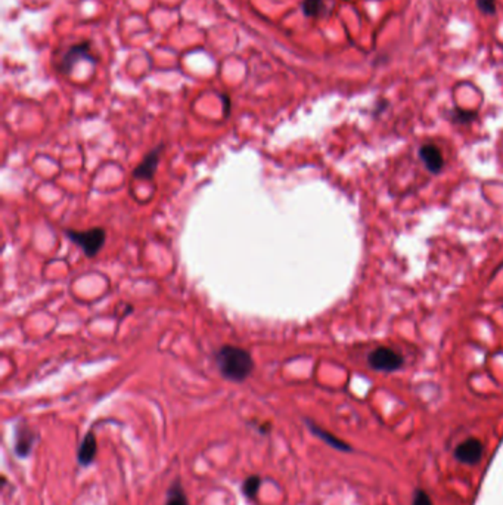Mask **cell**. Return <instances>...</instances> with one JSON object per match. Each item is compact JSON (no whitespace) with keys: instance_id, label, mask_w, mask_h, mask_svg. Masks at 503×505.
Returning <instances> with one entry per match:
<instances>
[{"instance_id":"cell-2","label":"cell","mask_w":503,"mask_h":505,"mask_svg":"<svg viewBox=\"0 0 503 505\" xmlns=\"http://www.w3.org/2000/svg\"><path fill=\"white\" fill-rule=\"evenodd\" d=\"M66 235L76 245L83 250L87 257L97 256L105 244L106 232L102 228H92L89 230H70L66 229Z\"/></svg>"},{"instance_id":"cell-7","label":"cell","mask_w":503,"mask_h":505,"mask_svg":"<svg viewBox=\"0 0 503 505\" xmlns=\"http://www.w3.org/2000/svg\"><path fill=\"white\" fill-rule=\"evenodd\" d=\"M36 442V434L24 424L15 429V454L20 458H27L31 454L33 445Z\"/></svg>"},{"instance_id":"cell-13","label":"cell","mask_w":503,"mask_h":505,"mask_svg":"<svg viewBox=\"0 0 503 505\" xmlns=\"http://www.w3.org/2000/svg\"><path fill=\"white\" fill-rule=\"evenodd\" d=\"M262 486V479L258 476H250L242 485V492L247 498H255L258 489Z\"/></svg>"},{"instance_id":"cell-16","label":"cell","mask_w":503,"mask_h":505,"mask_svg":"<svg viewBox=\"0 0 503 505\" xmlns=\"http://www.w3.org/2000/svg\"><path fill=\"white\" fill-rule=\"evenodd\" d=\"M413 505H432V501L424 490H416Z\"/></svg>"},{"instance_id":"cell-4","label":"cell","mask_w":503,"mask_h":505,"mask_svg":"<svg viewBox=\"0 0 503 505\" xmlns=\"http://www.w3.org/2000/svg\"><path fill=\"white\" fill-rule=\"evenodd\" d=\"M483 454H484V446L481 441L475 438H469L459 443L455 450L456 459L464 464H468V466H475V464H479L483 458Z\"/></svg>"},{"instance_id":"cell-3","label":"cell","mask_w":503,"mask_h":505,"mask_svg":"<svg viewBox=\"0 0 503 505\" xmlns=\"http://www.w3.org/2000/svg\"><path fill=\"white\" fill-rule=\"evenodd\" d=\"M404 359L400 353L388 347H378L369 354V365L376 371L392 373L403 366Z\"/></svg>"},{"instance_id":"cell-12","label":"cell","mask_w":503,"mask_h":505,"mask_svg":"<svg viewBox=\"0 0 503 505\" xmlns=\"http://www.w3.org/2000/svg\"><path fill=\"white\" fill-rule=\"evenodd\" d=\"M302 9L306 17L316 18L325 11V4L323 0H304Z\"/></svg>"},{"instance_id":"cell-10","label":"cell","mask_w":503,"mask_h":505,"mask_svg":"<svg viewBox=\"0 0 503 505\" xmlns=\"http://www.w3.org/2000/svg\"><path fill=\"white\" fill-rule=\"evenodd\" d=\"M307 424H309V429L311 430V433H313L315 436H318V438L322 439L325 443H328L331 448L338 449V450H344V452H348V450H351V448L346 442L339 441L336 436H334V434H331L328 431H325L323 429L318 427L316 424H313V422H310V421H307Z\"/></svg>"},{"instance_id":"cell-5","label":"cell","mask_w":503,"mask_h":505,"mask_svg":"<svg viewBox=\"0 0 503 505\" xmlns=\"http://www.w3.org/2000/svg\"><path fill=\"white\" fill-rule=\"evenodd\" d=\"M162 149H164V145H160L155 149H153L151 153H148L143 157V160L133 170V177H136V179H143V181H153L155 176V172H157V167H158L160 154L162 153Z\"/></svg>"},{"instance_id":"cell-8","label":"cell","mask_w":503,"mask_h":505,"mask_svg":"<svg viewBox=\"0 0 503 505\" xmlns=\"http://www.w3.org/2000/svg\"><path fill=\"white\" fill-rule=\"evenodd\" d=\"M419 155L420 158H423L424 165L427 166V169L431 172V173H439L443 166H444V160H443V155L440 153V149L432 145V144H427L424 146H420L419 149Z\"/></svg>"},{"instance_id":"cell-15","label":"cell","mask_w":503,"mask_h":505,"mask_svg":"<svg viewBox=\"0 0 503 505\" xmlns=\"http://www.w3.org/2000/svg\"><path fill=\"white\" fill-rule=\"evenodd\" d=\"M475 117H477V114H475L474 111L459 110V108L453 111V120L456 123H471L472 120H475Z\"/></svg>"},{"instance_id":"cell-11","label":"cell","mask_w":503,"mask_h":505,"mask_svg":"<svg viewBox=\"0 0 503 505\" xmlns=\"http://www.w3.org/2000/svg\"><path fill=\"white\" fill-rule=\"evenodd\" d=\"M166 505H189L180 480H174L169 487Z\"/></svg>"},{"instance_id":"cell-9","label":"cell","mask_w":503,"mask_h":505,"mask_svg":"<svg viewBox=\"0 0 503 505\" xmlns=\"http://www.w3.org/2000/svg\"><path fill=\"white\" fill-rule=\"evenodd\" d=\"M97 452H98L97 436H94L92 431H89L78 448L77 458H78L80 466H83V467L90 466V464L94 461V457H97Z\"/></svg>"},{"instance_id":"cell-14","label":"cell","mask_w":503,"mask_h":505,"mask_svg":"<svg viewBox=\"0 0 503 505\" xmlns=\"http://www.w3.org/2000/svg\"><path fill=\"white\" fill-rule=\"evenodd\" d=\"M477 8L484 15H495L496 13V0H477Z\"/></svg>"},{"instance_id":"cell-6","label":"cell","mask_w":503,"mask_h":505,"mask_svg":"<svg viewBox=\"0 0 503 505\" xmlns=\"http://www.w3.org/2000/svg\"><path fill=\"white\" fill-rule=\"evenodd\" d=\"M81 60H89L90 62H94V60L90 55V45L89 42L78 43L68 49V52L64 55L61 64H59V71L61 73H70L71 68Z\"/></svg>"},{"instance_id":"cell-17","label":"cell","mask_w":503,"mask_h":505,"mask_svg":"<svg viewBox=\"0 0 503 505\" xmlns=\"http://www.w3.org/2000/svg\"><path fill=\"white\" fill-rule=\"evenodd\" d=\"M222 99H223V104L226 102V114H229V105H230V102H229V98H227V95H223V97H222Z\"/></svg>"},{"instance_id":"cell-1","label":"cell","mask_w":503,"mask_h":505,"mask_svg":"<svg viewBox=\"0 0 503 505\" xmlns=\"http://www.w3.org/2000/svg\"><path fill=\"white\" fill-rule=\"evenodd\" d=\"M215 364L219 366L220 374L226 380L235 381V383L247 380L254 370L251 353L246 349L230 345H225L215 352Z\"/></svg>"}]
</instances>
